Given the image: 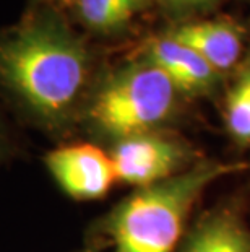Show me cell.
Returning a JSON list of instances; mask_svg holds the SVG:
<instances>
[{
    "label": "cell",
    "instance_id": "cell-9",
    "mask_svg": "<svg viewBox=\"0 0 250 252\" xmlns=\"http://www.w3.org/2000/svg\"><path fill=\"white\" fill-rule=\"evenodd\" d=\"M148 0H77L82 23L94 33L114 34L125 30Z\"/></svg>",
    "mask_w": 250,
    "mask_h": 252
},
{
    "label": "cell",
    "instance_id": "cell-1",
    "mask_svg": "<svg viewBox=\"0 0 250 252\" xmlns=\"http://www.w3.org/2000/svg\"><path fill=\"white\" fill-rule=\"evenodd\" d=\"M89 54L51 8L0 31V85L42 122L63 124L88 83Z\"/></svg>",
    "mask_w": 250,
    "mask_h": 252
},
{
    "label": "cell",
    "instance_id": "cell-4",
    "mask_svg": "<svg viewBox=\"0 0 250 252\" xmlns=\"http://www.w3.org/2000/svg\"><path fill=\"white\" fill-rule=\"evenodd\" d=\"M111 158L117 179L143 189L180 173L187 150L172 138L153 132L119 140Z\"/></svg>",
    "mask_w": 250,
    "mask_h": 252
},
{
    "label": "cell",
    "instance_id": "cell-5",
    "mask_svg": "<svg viewBox=\"0 0 250 252\" xmlns=\"http://www.w3.org/2000/svg\"><path fill=\"white\" fill-rule=\"evenodd\" d=\"M46 164L58 186L77 200L104 197L117 181L111 155L91 143L57 148L47 155Z\"/></svg>",
    "mask_w": 250,
    "mask_h": 252
},
{
    "label": "cell",
    "instance_id": "cell-6",
    "mask_svg": "<svg viewBox=\"0 0 250 252\" xmlns=\"http://www.w3.org/2000/svg\"><path fill=\"white\" fill-rule=\"evenodd\" d=\"M145 59L166 73L180 94L206 96L215 93L220 85L221 73L195 51L167 34L148 42Z\"/></svg>",
    "mask_w": 250,
    "mask_h": 252
},
{
    "label": "cell",
    "instance_id": "cell-2",
    "mask_svg": "<svg viewBox=\"0 0 250 252\" xmlns=\"http://www.w3.org/2000/svg\"><path fill=\"white\" fill-rule=\"evenodd\" d=\"M246 169L250 164L200 161L166 181L138 189L106 221L112 252H174L187 217L206 187Z\"/></svg>",
    "mask_w": 250,
    "mask_h": 252
},
{
    "label": "cell",
    "instance_id": "cell-8",
    "mask_svg": "<svg viewBox=\"0 0 250 252\" xmlns=\"http://www.w3.org/2000/svg\"><path fill=\"white\" fill-rule=\"evenodd\" d=\"M179 252H250V234L237 215H206L187 236Z\"/></svg>",
    "mask_w": 250,
    "mask_h": 252
},
{
    "label": "cell",
    "instance_id": "cell-11",
    "mask_svg": "<svg viewBox=\"0 0 250 252\" xmlns=\"http://www.w3.org/2000/svg\"><path fill=\"white\" fill-rule=\"evenodd\" d=\"M156 2L172 13H194L210 10L224 0H156Z\"/></svg>",
    "mask_w": 250,
    "mask_h": 252
},
{
    "label": "cell",
    "instance_id": "cell-10",
    "mask_svg": "<svg viewBox=\"0 0 250 252\" xmlns=\"http://www.w3.org/2000/svg\"><path fill=\"white\" fill-rule=\"evenodd\" d=\"M224 121L232 140L241 147H250V49L237 65L226 94Z\"/></svg>",
    "mask_w": 250,
    "mask_h": 252
},
{
    "label": "cell",
    "instance_id": "cell-7",
    "mask_svg": "<svg viewBox=\"0 0 250 252\" xmlns=\"http://www.w3.org/2000/svg\"><path fill=\"white\" fill-rule=\"evenodd\" d=\"M166 34L195 51L221 75L241 63L244 52V30L234 21H184L174 26Z\"/></svg>",
    "mask_w": 250,
    "mask_h": 252
},
{
    "label": "cell",
    "instance_id": "cell-13",
    "mask_svg": "<svg viewBox=\"0 0 250 252\" xmlns=\"http://www.w3.org/2000/svg\"><path fill=\"white\" fill-rule=\"evenodd\" d=\"M83 252H91V251H83Z\"/></svg>",
    "mask_w": 250,
    "mask_h": 252
},
{
    "label": "cell",
    "instance_id": "cell-3",
    "mask_svg": "<svg viewBox=\"0 0 250 252\" xmlns=\"http://www.w3.org/2000/svg\"><path fill=\"white\" fill-rule=\"evenodd\" d=\"M179 94L166 73L143 57L101 83L86 117L94 130L119 142L166 124L177 109Z\"/></svg>",
    "mask_w": 250,
    "mask_h": 252
},
{
    "label": "cell",
    "instance_id": "cell-12",
    "mask_svg": "<svg viewBox=\"0 0 250 252\" xmlns=\"http://www.w3.org/2000/svg\"><path fill=\"white\" fill-rule=\"evenodd\" d=\"M34 2H36V3H41V5H42V3H47V2H54V0H34Z\"/></svg>",
    "mask_w": 250,
    "mask_h": 252
}]
</instances>
